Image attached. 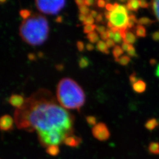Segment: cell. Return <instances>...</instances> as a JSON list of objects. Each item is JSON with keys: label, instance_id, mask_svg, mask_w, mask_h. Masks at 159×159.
Instances as JSON below:
<instances>
[{"label": "cell", "instance_id": "1", "mask_svg": "<svg viewBox=\"0 0 159 159\" xmlns=\"http://www.w3.org/2000/svg\"><path fill=\"white\" fill-rule=\"evenodd\" d=\"M14 117L18 129L36 131L38 135L56 131L73 134L74 116L47 89H39L27 98L23 106L16 109Z\"/></svg>", "mask_w": 159, "mask_h": 159}, {"label": "cell", "instance_id": "2", "mask_svg": "<svg viewBox=\"0 0 159 159\" xmlns=\"http://www.w3.org/2000/svg\"><path fill=\"white\" fill-rule=\"evenodd\" d=\"M49 27L44 16L35 13L27 20H23L19 28V34L22 40L31 46H39L48 38Z\"/></svg>", "mask_w": 159, "mask_h": 159}, {"label": "cell", "instance_id": "3", "mask_svg": "<svg viewBox=\"0 0 159 159\" xmlns=\"http://www.w3.org/2000/svg\"><path fill=\"white\" fill-rule=\"evenodd\" d=\"M56 96L60 106L66 109H75L79 111L85 102L82 88L74 80L68 77L63 78L58 83Z\"/></svg>", "mask_w": 159, "mask_h": 159}, {"label": "cell", "instance_id": "4", "mask_svg": "<svg viewBox=\"0 0 159 159\" xmlns=\"http://www.w3.org/2000/svg\"><path fill=\"white\" fill-rule=\"evenodd\" d=\"M114 9L111 12H105V17L108 20L107 27L109 29H116L127 30L129 20V14L126 6L119 4L117 2L113 4Z\"/></svg>", "mask_w": 159, "mask_h": 159}, {"label": "cell", "instance_id": "5", "mask_svg": "<svg viewBox=\"0 0 159 159\" xmlns=\"http://www.w3.org/2000/svg\"><path fill=\"white\" fill-rule=\"evenodd\" d=\"M35 6L40 12L48 14L55 15L60 11L66 4L65 1H35Z\"/></svg>", "mask_w": 159, "mask_h": 159}, {"label": "cell", "instance_id": "6", "mask_svg": "<svg viewBox=\"0 0 159 159\" xmlns=\"http://www.w3.org/2000/svg\"><path fill=\"white\" fill-rule=\"evenodd\" d=\"M93 136L100 141H105L110 137V132L107 125L103 123H98L92 129Z\"/></svg>", "mask_w": 159, "mask_h": 159}, {"label": "cell", "instance_id": "7", "mask_svg": "<svg viewBox=\"0 0 159 159\" xmlns=\"http://www.w3.org/2000/svg\"><path fill=\"white\" fill-rule=\"evenodd\" d=\"M14 120L9 115H4L0 119V127L2 130L8 131L12 128Z\"/></svg>", "mask_w": 159, "mask_h": 159}, {"label": "cell", "instance_id": "8", "mask_svg": "<svg viewBox=\"0 0 159 159\" xmlns=\"http://www.w3.org/2000/svg\"><path fill=\"white\" fill-rule=\"evenodd\" d=\"M25 99L22 96L18 94H12L10 97L8 102L13 107L17 108H20L24 104Z\"/></svg>", "mask_w": 159, "mask_h": 159}, {"label": "cell", "instance_id": "9", "mask_svg": "<svg viewBox=\"0 0 159 159\" xmlns=\"http://www.w3.org/2000/svg\"><path fill=\"white\" fill-rule=\"evenodd\" d=\"M81 142V139L80 137L71 134L67 137L63 143L68 146L75 148L79 146Z\"/></svg>", "mask_w": 159, "mask_h": 159}, {"label": "cell", "instance_id": "10", "mask_svg": "<svg viewBox=\"0 0 159 159\" xmlns=\"http://www.w3.org/2000/svg\"><path fill=\"white\" fill-rule=\"evenodd\" d=\"M133 90L137 93L141 94L146 90V84L142 80H139L136 83L133 85Z\"/></svg>", "mask_w": 159, "mask_h": 159}, {"label": "cell", "instance_id": "11", "mask_svg": "<svg viewBox=\"0 0 159 159\" xmlns=\"http://www.w3.org/2000/svg\"><path fill=\"white\" fill-rule=\"evenodd\" d=\"M123 41L129 44L132 45L136 41V37L133 32L128 30V29L125 31V35L123 38Z\"/></svg>", "mask_w": 159, "mask_h": 159}, {"label": "cell", "instance_id": "12", "mask_svg": "<svg viewBox=\"0 0 159 159\" xmlns=\"http://www.w3.org/2000/svg\"><path fill=\"white\" fill-rule=\"evenodd\" d=\"M126 7L127 10L131 11L137 12L138 11L140 7L139 1L137 0H130L127 1Z\"/></svg>", "mask_w": 159, "mask_h": 159}, {"label": "cell", "instance_id": "13", "mask_svg": "<svg viewBox=\"0 0 159 159\" xmlns=\"http://www.w3.org/2000/svg\"><path fill=\"white\" fill-rule=\"evenodd\" d=\"M159 125V122L156 119H151L146 121L145 124L146 128L148 130L152 131L156 129Z\"/></svg>", "mask_w": 159, "mask_h": 159}, {"label": "cell", "instance_id": "14", "mask_svg": "<svg viewBox=\"0 0 159 159\" xmlns=\"http://www.w3.org/2000/svg\"><path fill=\"white\" fill-rule=\"evenodd\" d=\"M96 48L98 51L102 52V53H104V54H109L108 47L106 45V43H104L103 41L100 40L97 43Z\"/></svg>", "mask_w": 159, "mask_h": 159}, {"label": "cell", "instance_id": "15", "mask_svg": "<svg viewBox=\"0 0 159 159\" xmlns=\"http://www.w3.org/2000/svg\"><path fill=\"white\" fill-rule=\"evenodd\" d=\"M136 34L138 37L144 38L146 37V29L144 26L137 25L136 27Z\"/></svg>", "mask_w": 159, "mask_h": 159}, {"label": "cell", "instance_id": "16", "mask_svg": "<svg viewBox=\"0 0 159 159\" xmlns=\"http://www.w3.org/2000/svg\"><path fill=\"white\" fill-rule=\"evenodd\" d=\"M154 23H156V21L152 20L148 17H142L138 20V24L143 26H150Z\"/></svg>", "mask_w": 159, "mask_h": 159}, {"label": "cell", "instance_id": "17", "mask_svg": "<svg viewBox=\"0 0 159 159\" xmlns=\"http://www.w3.org/2000/svg\"><path fill=\"white\" fill-rule=\"evenodd\" d=\"M47 153L50 154V156H57L59 152H60V149L58 148V146L56 145H52V146H50L47 147Z\"/></svg>", "mask_w": 159, "mask_h": 159}, {"label": "cell", "instance_id": "18", "mask_svg": "<svg viewBox=\"0 0 159 159\" xmlns=\"http://www.w3.org/2000/svg\"><path fill=\"white\" fill-rule=\"evenodd\" d=\"M148 151L153 154H159V143L157 142H152L148 146Z\"/></svg>", "mask_w": 159, "mask_h": 159}, {"label": "cell", "instance_id": "19", "mask_svg": "<svg viewBox=\"0 0 159 159\" xmlns=\"http://www.w3.org/2000/svg\"><path fill=\"white\" fill-rule=\"evenodd\" d=\"M137 23H138V20H137L136 16L133 14L130 15L129 17V20H128L127 29H133V27H134V26Z\"/></svg>", "mask_w": 159, "mask_h": 159}, {"label": "cell", "instance_id": "20", "mask_svg": "<svg viewBox=\"0 0 159 159\" xmlns=\"http://www.w3.org/2000/svg\"><path fill=\"white\" fill-rule=\"evenodd\" d=\"M115 61L119 63L121 66H127L130 61V58L128 56H123L117 58L115 59Z\"/></svg>", "mask_w": 159, "mask_h": 159}, {"label": "cell", "instance_id": "21", "mask_svg": "<svg viewBox=\"0 0 159 159\" xmlns=\"http://www.w3.org/2000/svg\"><path fill=\"white\" fill-rule=\"evenodd\" d=\"M86 37L91 43H97L100 41L99 37L98 36V35L95 31L91 32L90 33L87 34Z\"/></svg>", "mask_w": 159, "mask_h": 159}, {"label": "cell", "instance_id": "22", "mask_svg": "<svg viewBox=\"0 0 159 159\" xmlns=\"http://www.w3.org/2000/svg\"><path fill=\"white\" fill-rule=\"evenodd\" d=\"M124 52V51L123 50L122 48L119 46H116L114 47L113 50V55L115 58V59H117L120 57V56H121Z\"/></svg>", "mask_w": 159, "mask_h": 159}, {"label": "cell", "instance_id": "23", "mask_svg": "<svg viewBox=\"0 0 159 159\" xmlns=\"http://www.w3.org/2000/svg\"><path fill=\"white\" fill-rule=\"evenodd\" d=\"M152 9L155 16L159 21V1H154L152 4Z\"/></svg>", "mask_w": 159, "mask_h": 159}, {"label": "cell", "instance_id": "24", "mask_svg": "<svg viewBox=\"0 0 159 159\" xmlns=\"http://www.w3.org/2000/svg\"><path fill=\"white\" fill-rule=\"evenodd\" d=\"M79 64V67L80 68H86L89 65V60L87 57H81L80 59Z\"/></svg>", "mask_w": 159, "mask_h": 159}, {"label": "cell", "instance_id": "25", "mask_svg": "<svg viewBox=\"0 0 159 159\" xmlns=\"http://www.w3.org/2000/svg\"><path fill=\"white\" fill-rule=\"evenodd\" d=\"M97 25L95 24H92V25H85L84 29H83V32L85 34H89L91 32H93L95 29H96Z\"/></svg>", "mask_w": 159, "mask_h": 159}, {"label": "cell", "instance_id": "26", "mask_svg": "<svg viewBox=\"0 0 159 159\" xmlns=\"http://www.w3.org/2000/svg\"><path fill=\"white\" fill-rule=\"evenodd\" d=\"M19 13L20 16L23 18V20H27L31 16V11L29 10H21L20 11Z\"/></svg>", "mask_w": 159, "mask_h": 159}, {"label": "cell", "instance_id": "27", "mask_svg": "<svg viewBox=\"0 0 159 159\" xmlns=\"http://www.w3.org/2000/svg\"><path fill=\"white\" fill-rule=\"evenodd\" d=\"M79 10L80 14H84V15H85V16L89 15L90 9L87 7V6H86L85 5L80 6V7H79Z\"/></svg>", "mask_w": 159, "mask_h": 159}, {"label": "cell", "instance_id": "28", "mask_svg": "<svg viewBox=\"0 0 159 159\" xmlns=\"http://www.w3.org/2000/svg\"><path fill=\"white\" fill-rule=\"evenodd\" d=\"M122 37L120 34L119 30L114 32V36L113 40L115 43H121L122 41Z\"/></svg>", "mask_w": 159, "mask_h": 159}, {"label": "cell", "instance_id": "29", "mask_svg": "<svg viewBox=\"0 0 159 159\" xmlns=\"http://www.w3.org/2000/svg\"><path fill=\"white\" fill-rule=\"evenodd\" d=\"M94 23V18L92 17L90 14H89V15L87 16L85 21L83 23V25H92Z\"/></svg>", "mask_w": 159, "mask_h": 159}, {"label": "cell", "instance_id": "30", "mask_svg": "<svg viewBox=\"0 0 159 159\" xmlns=\"http://www.w3.org/2000/svg\"><path fill=\"white\" fill-rule=\"evenodd\" d=\"M86 120L87 122L89 123V125H96V119L95 117L92 116H89L86 117Z\"/></svg>", "mask_w": 159, "mask_h": 159}, {"label": "cell", "instance_id": "31", "mask_svg": "<svg viewBox=\"0 0 159 159\" xmlns=\"http://www.w3.org/2000/svg\"><path fill=\"white\" fill-rule=\"evenodd\" d=\"M128 56L129 57H136V50L134 48V47L133 46V45H130L128 51H127Z\"/></svg>", "mask_w": 159, "mask_h": 159}, {"label": "cell", "instance_id": "32", "mask_svg": "<svg viewBox=\"0 0 159 159\" xmlns=\"http://www.w3.org/2000/svg\"><path fill=\"white\" fill-rule=\"evenodd\" d=\"M129 80H130V83L132 85H133L134 83H136L137 81L139 80L137 77L136 73H133V74H131L130 76L129 77Z\"/></svg>", "mask_w": 159, "mask_h": 159}, {"label": "cell", "instance_id": "33", "mask_svg": "<svg viewBox=\"0 0 159 159\" xmlns=\"http://www.w3.org/2000/svg\"><path fill=\"white\" fill-rule=\"evenodd\" d=\"M77 49L79 50V51L80 52L83 51L84 48V45L83 42L81 41H78L77 42Z\"/></svg>", "mask_w": 159, "mask_h": 159}, {"label": "cell", "instance_id": "34", "mask_svg": "<svg viewBox=\"0 0 159 159\" xmlns=\"http://www.w3.org/2000/svg\"><path fill=\"white\" fill-rule=\"evenodd\" d=\"M139 4H140V7L143 8H147L150 6V4L147 1H143V0L139 1Z\"/></svg>", "mask_w": 159, "mask_h": 159}, {"label": "cell", "instance_id": "35", "mask_svg": "<svg viewBox=\"0 0 159 159\" xmlns=\"http://www.w3.org/2000/svg\"><path fill=\"white\" fill-rule=\"evenodd\" d=\"M96 30L97 31V32L99 33L100 34H102V33L106 31V30H107V29H106V27L104 26H103V25H98V26H97Z\"/></svg>", "mask_w": 159, "mask_h": 159}, {"label": "cell", "instance_id": "36", "mask_svg": "<svg viewBox=\"0 0 159 159\" xmlns=\"http://www.w3.org/2000/svg\"><path fill=\"white\" fill-rule=\"evenodd\" d=\"M152 37L154 41H156V42L159 41V30L156 32H154L152 35Z\"/></svg>", "mask_w": 159, "mask_h": 159}, {"label": "cell", "instance_id": "37", "mask_svg": "<svg viewBox=\"0 0 159 159\" xmlns=\"http://www.w3.org/2000/svg\"><path fill=\"white\" fill-rule=\"evenodd\" d=\"M106 45L108 48H111V47H113L116 46H115V42L113 40H111V39H108L106 41Z\"/></svg>", "mask_w": 159, "mask_h": 159}, {"label": "cell", "instance_id": "38", "mask_svg": "<svg viewBox=\"0 0 159 159\" xmlns=\"http://www.w3.org/2000/svg\"><path fill=\"white\" fill-rule=\"evenodd\" d=\"M97 5L98 7L100 8H103L104 7H106V1L104 0H98L97 1Z\"/></svg>", "mask_w": 159, "mask_h": 159}, {"label": "cell", "instance_id": "39", "mask_svg": "<svg viewBox=\"0 0 159 159\" xmlns=\"http://www.w3.org/2000/svg\"><path fill=\"white\" fill-rule=\"evenodd\" d=\"M100 38L102 39V41H107L108 40V34H107V30H106V31L100 34Z\"/></svg>", "mask_w": 159, "mask_h": 159}, {"label": "cell", "instance_id": "40", "mask_svg": "<svg viewBox=\"0 0 159 159\" xmlns=\"http://www.w3.org/2000/svg\"><path fill=\"white\" fill-rule=\"evenodd\" d=\"M107 32L108 34V39L113 40L114 36V33L110 29H107Z\"/></svg>", "mask_w": 159, "mask_h": 159}, {"label": "cell", "instance_id": "41", "mask_svg": "<svg viewBox=\"0 0 159 159\" xmlns=\"http://www.w3.org/2000/svg\"><path fill=\"white\" fill-rule=\"evenodd\" d=\"M106 8L107 11L111 12L112 11H113L114 9V7L113 4L108 3L106 6Z\"/></svg>", "mask_w": 159, "mask_h": 159}, {"label": "cell", "instance_id": "42", "mask_svg": "<svg viewBox=\"0 0 159 159\" xmlns=\"http://www.w3.org/2000/svg\"><path fill=\"white\" fill-rule=\"evenodd\" d=\"M130 44H127L126 43L123 42L122 45H121V48H122L123 51H127L128 50H129V47H130Z\"/></svg>", "mask_w": 159, "mask_h": 159}, {"label": "cell", "instance_id": "43", "mask_svg": "<svg viewBox=\"0 0 159 159\" xmlns=\"http://www.w3.org/2000/svg\"><path fill=\"white\" fill-rule=\"evenodd\" d=\"M27 57H28V58H29V60H31V61H34V60H35V58H36V56H35L34 54H33V53H29V54H28Z\"/></svg>", "mask_w": 159, "mask_h": 159}, {"label": "cell", "instance_id": "44", "mask_svg": "<svg viewBox=\"0 0 159 159\" xmlns=\"http://www.w3.org/2000/svg\"><path fill=\"white\" fill-rule=\"evenodd\" d=\"M86 48L88 51H92V50H94V47L91 43H88L86 45Z\"/></svg>", "mask_w": 159, "mask_h": 159}, {"label": "cell", "instance_id": "45", "mask_svg": "<svg viewBox=\"0 0 159 159\" xmlns=\"http://www.w3.org/2000/svg\"><path fill=\"white\" fill-rule=\"evenodd\" d=\"M84 3L86 6H91L94 3V1L93 0H85Z\"/></svg>", "mask_w": 159, "mask_h": 159}, {"label": "cell", "instance_id": "46", "mask_svg": "<svg viewBox=\"0 0 159 159\" xmlns=\"http://www.w3.org/2000/svg\"><path fill=\"white\" fill-rule=\"evenodd\" d=\"M86 17H87V16L82 14H80L79 16V19L80 21H82L83 23L85 21Z\"/></svg>", "mask_w": 159, "mask_h": 159}, {"label": "cell", "instance_id": "47", "mask_svg": "<svg viewBox=\"0 0 159 159\" xmlns=\"http://www.w3.org/2000/svg\"><path fill=\"white\" fill-rule=\"evenodd\" d=\"M75 4L77 5V6L80 7V6H83V5H85V3H84V1L83 0H77L75 1Z\"/></svg>", "mask_w": 159, "mask_h": 159}, {"label": "cell", "instance_id": "48", "mask_svg": "<svg viewBox=\"0 0 159 159\" xmlns=\"http://www.w3.org/2000/svg\"><path fill=\"white\" fill-rule=\"evenodd\" d=\"M96 21L97 23H100L102 22V14H98L97 17H96Z\"/></svg>", "mask_w": 159, "mask_h": 159}, {"label": "cell", "instance_id": "49", "mask_svg": "<svg viewBox=\"0 0 159 159\" xmlns=\"http://www.w3.org/2000/svg\"><path fill=\"white\" fill-rule=\"evenodd\" d=\"M63 68H64V66H63V64H57L56 66V68L57 69L58 71H62Z\"/></svg>", "mask_w": 159, "mask_h": 159}, {"label": "cell", "instance_id": "50", "mask_svg": "<svg viewBox=\"0 0 159 159\" xmlns=\"http://www.w3.org/2000/svg\"><path fill=\"white\" fill-rule=\"evenodd\" d=\"M90 14L91 16L93 17V18H96V17H97V16H98L97 12L96 11H94V10H92V11H91Z\"/></svg>", "mask_w": 159, "mask_h": 159}, {"label": "cell", "instance_id": "51", "mask_svg": "<svg viewBox=\"0 0 159 159\" xmlns=\"http://www.w3.org/2000/svg\"><path fill=\"white\" fill-rule=\"evenodd\" d=\"M56 21L58 23H61L63 22V17L61 16H58L56 20Z\"/></svg>", "mask_w": 159, "mask_h": 159}, {"label": "cell", "instance_id": "52", "mask_svg": "<svg viewBox=\"0 0 159 159\" xmlns=\"http://www.w3.org/2000/svg\"><path fill=\"white\" fill-rule=\"evenodd\" d=\"M155 75L159 78V64L157 66V67L156 68V71H155Z\"/></svg>", "mask_w": 159, "mask_h": 159}, {"label": "cell", "instance_id": "53", "mask_svg": "<svg viewBox=\"0 0 159 159\" xmlns=\"http://www.w3.org/2000/svg\"><path fill=\"white\" fill-rule=\"evenodd\" d=\"M150 64L151 65H152V66H154V65H155L156 64V60H154V59H152L151 60H150Z\"/></svg>", "mask_w": 159, "mask_h": 159}, {"label": "cell", "instance_id": "54", "mask_svg": "<svg viewBox=\"0 0 159 159\" xmlns=\"http://www.w3.org/2000/svg\"><path fill=\"white\" fill-rule=\"evenodd\" d=\"M43 53H42V52H40L39 53V56L40 57H42V56H43Z\"/></svg>", "mask_w": 159, "mask_h": 159}, {"label": "cell", "instance_id": "55", "mask_svg": "<svg viewBox=\"0 0 159 159\" xmlns=\"http://www.w3.org/2000/svg\"><path fill=\"white\" fill-rule=\"evenodd\" d=\"M5 2H6V0H1L0 1V2H1V3H4Z\"/></svg>", "mask_w": 159, "mask_h": 159}]
</instances>
